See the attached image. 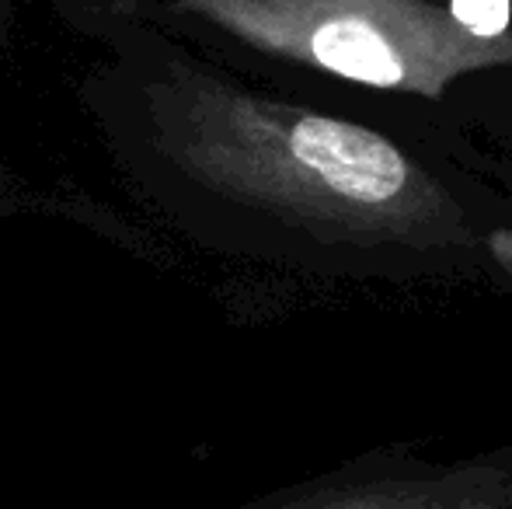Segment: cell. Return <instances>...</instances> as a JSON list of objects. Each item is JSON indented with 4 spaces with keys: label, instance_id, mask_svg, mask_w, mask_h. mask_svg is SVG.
Instances as JSON below:
<instances>
[{
    "label": "cell",
    "instance_id": "6da1fadb",
    "mask_svg": "<svg viewBox=\"0 0 512 509\" xmlns=\"http://www.w3.org/2000/svg\"><path fill=\"white\" fill-rule=\"evenodd\" d=\"M154 126L182 175L227 203L363 248H474L457 199L377 129L255 95L203 67L154 91Z\"/></svg>",
    "mask_w": 512,
    "mask_h": 509
},
{
    "label": "cell",
    "instance_id": "7a4b0ae2",
    "mask_svg": "<svg viewBox=\"0 0 512 509\" xmlns=\"http://www.w3.org/2000/svg\"><path fill=\"white\" fill-rule=\"evenodd\" d=\"M262 53L366 88L439 98L512 63V35L485 32L425 0H178Z\"/></svg>",
    "mask_w": 512,
    "mask_h": 509
},
{
    "label": "cell",
    "instance_id": "3957f363",
    "mask_svg": "<svg viewBox=\"0 0 512 509\" xmlns=\"http://www.w3.org/2000/svg\"><path fill=\"white\" fill-rule=\"evenodd\" d=\"M241 509H485V496L453 461L370 457Z\"/></svg>",
    "mask_w": 512,
    "mask_h": 509
}]
</instances>
